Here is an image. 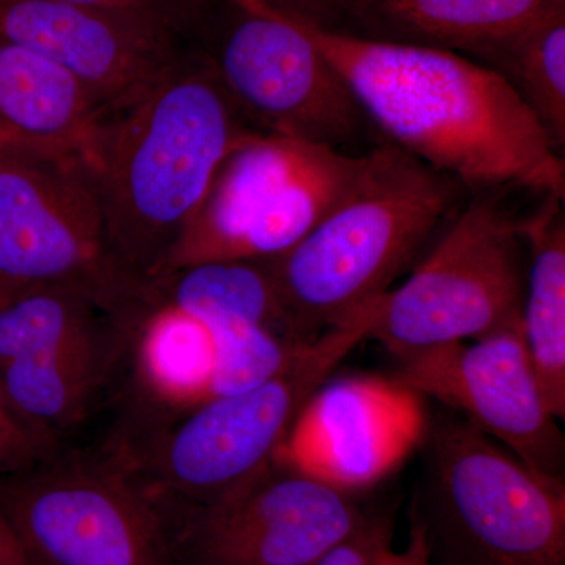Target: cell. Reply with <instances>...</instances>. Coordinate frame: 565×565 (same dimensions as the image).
<instances>
[{"label":"cell","instance_id":"obj_5","mask_svg":"<svg viewBox=\"0 0 565 565\" xmlns=\"http://www.w3.org/2000/svg\"><path fill=\"white\" fill-rule=\"evenodd\" d=\"M426 526L460 565H565V484L546 481L460 416L429 422Z\"/></svg>","mask_w":565,"mask_h":565},{"label":"cell","instance_id":"obj_21","mask_svg":"<svg viewBox=\"0 0 565 565\" xmlns=\"http://www.w3.org/2000/svg\"><path fill=\"white\" fill-rule=\"evenodd\" d=\"M470 58L519 95L557 151L565 143V10H546Z\"/></svg>","mask_w":565,"mask_h":565},{"label":"cell","instance_id":"obj_2","mask_svg":"<svg viewBox=\"0 0 565 565\" xmlns=\"http://www.w3.org/2000/svg\"><path fill=\"white\" fill-rule=\"evenodd\" d=\"M253 132L207 55H185L106 118L90 167L107 243L126 277L140 285L158 277L218 167Z\"/></svg>","mask_w":565,"mask_h":565},{"label":"cell","instance_id":"obj_16","mask_svg":"<svg viewBox=\"0 0 565 565\" xmlns=\"http://www.w3.org/2000/svg\"><path fill=\"white\" fill-rule=\"evenodd\" d=\"M110 110L65 66L0 40V120L44 150L74 152L90 166Z\"/></svg>","mask_w":565,"mask_h":565},{"label":"cell","instance_id":"obj_10","mask_svg":"<svg viewBox=\"0 0 565 565\" xmlns=\"http://www.w3.org/2000/svg\"><path fill=\"white\" fill-rule=\"evenodd\" d=\"M76 282L121 310L140 282L111 256L92 167L74 152L0 158V285Z\"/></svg>","mask_w":565,"mask_h":565},{"label":"cell","instance_id":"obj_13","mask_svg":"<svg viewBox=\"0 0 565 565\" xmlns=\"http://www.w3.org/2000/svg\"><path fill=\"white\" fill-rule=\"evenodd\" d=\"M427 430L422 394L396 377L351 375L311 394L274 462L355 497L422 448Z\"/></svg>","mask_w":565,"mask_h":565},{"label":"cell","instance_id":"obj_14","mask_svg":"<svg viewBox=\"0 0 565 565\" xmlns=\"http://www.w3.org/2000/svg\"><path fill=\"white\" fill-rule=\"evenodd\" d=\"M0 40L65 66L110 114L139 99L185 57L180 44L63 0H0Z\"/></svg>","mask_w":565,"mask_h":565},{"label":"cell","instance_id":"obj_4","mask_svg":"<svg viewBox=\"0 0 565 565\" xmlns=\"http://www.w3.org/2000/svg\"><path fill=\"white\" fill-rule=\"evenodd\" d=\"M377 302L326 330L269 381L182 415L132 449H120L166 505L222 500L258 478L311 394L371 337Z\"/></svg>","mask_w":565,"mask_h":565},{"label":"cell","instance_id":"obj_9","mask_svg":"<svg viewBox=\"0 0 565 565\" xmlns=\"http://www.w3.org/2000/svg\"><path fill=\"white\" fill-rule=\"evenodd\" d=\"M233 11L207 55L218 82L255 131L362 154L371 129L340 73L266 0H223Z\"/></svg>","mask_w":565,"mask_h":565},{"label":"cell","instance_id":"obj_6","mask_svg":"<svg viewBox=\"0 0 565 565\" xmlns=\"http://www.w3.org/2000/svg\"><path fill=\"white\" fill-rule=\"evenodd\" d=\"M508 193H470L407 280L381 297L371 337L394 356L522 327L527 247Z\"/></svg>","mask_w":565,"mask_h":565},{"label":"cell","instance_id":"obj_7","mask_svg":"<svg viewBox=\"0 0 565 565\" xmlns=\"http://www.w3.org/2000/svg\"><path fill=\"white\" fill-rule=\"evenodd\" d=\"M0 509L35 565H178L159 498L120 449L0 475Z\"/></svg>","mask_w":565,"mask_h":565},{"label":"cell","instance_id":"obj_15","mask_svg":"<svg viewBox=\"0 0 565 565\" xmlns=\"http://www.w3.org/2000/svg\"><path fill=\"white\" fill-rule=\"evenodd\" d=\"M546 10L553 9L542 0H318L296 14L360 39L437 47L471 57Z\"/></svg>","mask_w":565,"mask_h":565},{"label":"cell","instance_id":"obj_1","mask_svg":"<svg viewBox=\"0 0 565 565\" xmlns=\"http://www.w3.org/2000/svg\"><path fill=\"white\" fill-rule=\"evenodd\" d=\"M280 10L348 82L382 139L470 193L564 199L561 152L489 66L452 51L329 31Z\"/></svg>","mask_w":565,"mask_h":565},{"label":"cell","instance_id":"obj_3","mask_svg":"<svg viewBox=\"0 0 565 565\" xmlns=\"http://www.w3.org/2000/svg\"><path fill=\"white\" fill-rule=\"evenodd\" d=\"M467 195L392 141L373 145L344 199L300 243L264 262L305 340L385 296Z\"/></svg>","mask_w":565,"mask_h":565},{"label":"cell","instance_id":"obj_11","mask_svg":"<svg viewBox=\"0 0 565 565\" xmlns=\"http://www.w3.org/2000/svg\"><path fill=\"white\" fill-rule=\"evenodd\" d=\"M163 509L178 565H311L366 516L352 494L275 462L214 503Z\"/></svg>","mask_w":565,"mask_h":565},{"label":"cell","instance_id":"obj_12","mask_svg":"<svg viewBox=\"0 0 565 565\" xmlns=\"http://www.w3.org/2000/svg\"><path fill=\"white\" fill-rule=\"evenodd\" d=\"M396 359L397 381L451 408L535 475L564 482V434L542 396L522 327Z\"/></svg>","mask_w":565,"mask_h":565},{"label":"cell","instance_id":"obj_17","mask_svg":"<svg viewBox=\"0 0 565 565\" xmlns=\"http://www.w3.org/2000/svg\"><path fill=\"white\" fill-rule=\"evenodd\" d=\"M125 337L14 360L0 386L14 411L51 444L92 415L121 371Z\"/></svg>","mask_w":565,"mask_h":565},{"label":"cell","instance_id":"obj_27","mask_svg":"<svg viewBox=\"0 0 565 565\" xmlns=\"http://www.w3.org/2000/svg\"><path fill=\"white\" fill-rule=\"evenodd\" d=\"M18 548H20V544H18L17 539L11 533L9 523H7L2 509H0V565H3Z\"/></svg>","mask_w":565,"mask_h":565},{"label":"cell","instance_id":"obj_24","mask_svg":"<svg viewBox=\"0 0 565 565\" xmlns=\"http://www.w3.org/2000/svg\"><path fill=\"white\" fill-rule=\"evenodd\" d=\"M392 548V522L366 514L355 531L311 565H382Z\"/></svg>","mask_w":565,"mask_h":565},{"label":"cell","instance_id":"obj_26","mask_svg":"<svg viewBox=\"0 0 565 565\" xmlns=\"http://www.w3.org/2000/svg\"><path fill=\"white\" fill-rule=\"evenodd\" d=\"M28 148H40V150H44V148L39 147V145L32 143L31 140L25 139L20 132L11 129L7 122L0 120V158L10 154V152L28 150Z\"/></svg>","mask_w":565,"mask_h":565},{"label":"cell","instance_id":"obj_20","mask_svg":"<svg viewBox=\"0 0 565 565\" xmlns=\"http://www.w3.org/2000/svg\"><path fill=\"white\" fill-rule=\"evenodd\" d=\"M147 282L163 299L204 321H243L310 343L282 302L264 262L196 264Z\"/></svg>","mask_w":565,"mask_h":565},{"label":"cell","instance_id":"obj_23","mask_svg":"<svg viewBox=\"0 0 565 565\" xmlns=\"http://www.w3.org/2000/svg\"><path fill=\"white\" fill-rule=\"evenodd\" d=\"M58 448L21 418L0 386V475L25 470Z\"/></svg>","mask_w":565,"mask_h":565},{"label":"cell","instance_id":"obj_29","mask_svg":"<svg viewBox=\"0 0 565 565\" xmlns=\"http://www.w3.org/2000/svg\"><path fill=\"white\" fill-rule=\"evenodd\" d=\"M3 565H35L32 563L31 559H29L28 556H25V553L22 552V548L20 546V548L17 550V552L13 553V555H11L9 557V559L6 561V563H3Z\"/></svg>","mask_w":565,"mask_h":565},{"label":"cell","instance_id":"obj_31","mask_svg":"<svg viewBox=\"0 0 565 565\" xmlns=\"http://www.w3.org/2000/svg\"><path fill=\"white\" fill-rule=\"evenodd\" d=\"M440 564L441 565H460V564H456V563H449V561H440Z\"/></svg>","mask_w":565,"mask_h":565},{"label":"cell","instance_id":"obj_8","mask_svg":"<svg viewBox=\"0 0 565 565\" xmlns=\"http://www.w3.org/2000/svg\"><path fill=\"white\" fill-rule=\"evenodd\" d=\"M364 154L250 134L218 167L156 278L196 264L277 258L351 191Z\"/></svg>","mask_w":565,"mask_h":565},{"label":"cell","instance_id":"obj_32","mask_svg":"<svg viewBox=\"0 0 565 565\" xmlns=\"http://www.w3.org/2000/svg\"><path fill=\"white\" fill-rule=\"evenodd\" d=\"M215 2H217V0H215Z\"/></svg>","mask_w":565,"mask_h":565},{"label":"cell","instance_id":"obj_18","mask_svg":"<svg viewBox=\"0 0 565 565\" xmlns=\"http://www.w3.org/2000/svg\"><path fill=\"white\" fill-rule=\"evenodd\" d=\"M563 200L542 196L522 217L527 280L522 333L548 411L565 418V222Z\"/></svg>","mask_w":565,"mask_h":565},{"label":"cell","instance_id":"obj_30","mask_svg":"<svg viewBox=\"0 0 565 565\" xmlns=\"http://www.w3.org/2000/svg\"><path fill=\"white\" fill-rule=\"evenodd\" d=\"M548 9L565 10V0H542Z\"/></svg>","mask_w":565,"mask_h":565},{"label":"cell","instance_id":"obj_25","mask_svg":"<svg viewBox=\"0 0 565 565\" xmlns=\"http://www.w3.org/2000/svg\"><path fill=\"white\" fill-rule=\"evenodd\" d=\"M382 565H433V550L422 520H416L412 526L407 546L401 552L390 550Z\"/></svg>","mask_w":565,"mask_h":565},{"label":"cell","instance_id":"obj_19","mask_svg":"<svg viewBox=\"0 0 565 565\" xmlns=\"http://www.w3.org/2000/svg\"><path fill=\"white\" fill-rule=\"evenodd\" d=\"M125 337L121 311L76 282L0 285V367Z\"/></svg>","mask_w":565,"mask_h":565},{"label":"cell","instance_id":"obj_22","mask_svg":"<svg viewBox=\"0 0 565 565\" xmlns=\"http://www.w3.org/2000/svg\"><path fill=\"white\" fill-rule=\"evenodd\" d=\"M106 14L151 35L180 44L203 22L210 2L215 0H63Z\"/></svg>","mask_w":565,"mask_h":565},{"label":"cell","instance_id":"obj_28","mask_svg":"<svg viewBox=\"0 0 565 565\" xmlns=\"http://www.w3.org/2000/svg\"><path fill=\"white\" fill-rule=\"evenodd\" d=\"M266 2L273 3L275 7H280L282 10L300 13V11L307 10L308 7L313 6L318 0H266Z\"/></svg>","mask_w":565,"mask_h":565}]
</instances>
